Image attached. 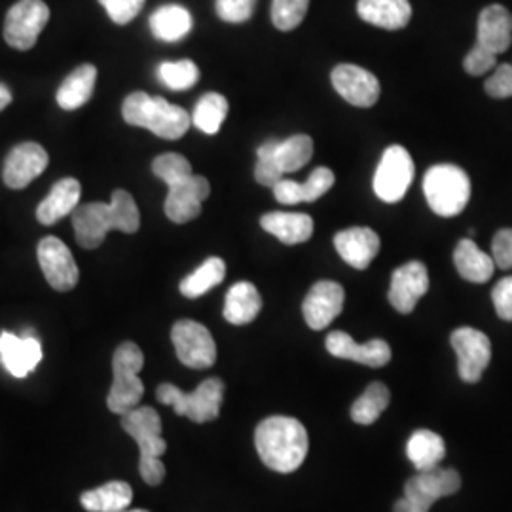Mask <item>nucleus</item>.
<instances>
[{
    "mask_svg": "<svg viewBox=\"0 0 512 512\" xmlns=\"http://www.w3.org/2000/svg\"><path fill=\"white\" fill-rule=\"evenodd\" d=\"M0 359L6 370L16 376L25 378L37 368L42 361V348L37 338H19L16 334H0Z\"/></svg>",
    "mask_w": 512,
    "mask_h": 512,
    "instance_id": "22",
    "label": "nucleus"
},
{
    "mask_svg": "<svg viewBox=\"0 0 512 512\" xmlns=\"http://www.w3.org/2000/svg\"><path fill=\"white\" fill-rule=\"evenodd\" d=\"M450 344L458 355L459 376L467 384L480 382L492 361V342L482 330L461 327L450 336Z\"/></svg>",
    "mask_w": 512,
    "mask_h": 512,
    "instance_id": "12",
    "label": "nucleus"
},
{
    "mask_svg": "<svg viewBox=\"0 0 512 512\" xmlns=\"http://www.w3.org/2000/svg\"><path fill=\"white\" fill-rule=\"evenodd\" d=\"M122 116L129 126L148 129L167 141L181 139L192 126V116L183 107L145 92L129 93L122 105Z\"/></svg>",
    "mask_w": 512,
    "mask_h": 512,
    "instance_id": "4",
    "label": "nucleus"
},
{
    "mask_svg": "<svg viewBox=\"0 0 512 512\" xmlns=\"http://www.w3.org/2000/svg\"><path fill=\"white\" fill-rule=\"evenodd\" d=\"M226 385L220 378H207L192 393H184L177 385L162 384L156 389L158 403L173 406V410L188 420L207 423L217 420Z\"/></svg>",
    "mask_w": 512,
    "mask_h": 512,
    "instance_id": "7",
    "label": "nucleus"
},
{
    "mask_svg": "<svg viewBox=\"0 0 512 512\" xmlns=\"http://www.w3.org/2000/svg\"><path fill=\"white\" fill-rule=\"evenodd\" d=\"M95 82H97V69L90 63L80 65L61 82L57 90V105L63 110L84 107L92 99Z\"/></svg>",
    "mask_w": 512,
    "mask_h": 512,
    "instance_id": "30",
    "label": "nucleus"
},
{
    "mask_svg": "<svg viewBox=\"0 0 512 512\" xmlns=\"http://www.w3.org/2000/svg\"><path fill=\"white\" fill-rule=\"evenodd\" d=\"M454 264L459 275L471 283H486L495 272L492 255L484 253L473 239H461L454 251Z\"/></svg>",
    "mask_w": 512,
    "mask_h": 512,
    "instance_id": "29",
    "label": "nucleus"
},
{
    "mask_svg": "<svg viewBox=\"0 0 512 512\" xmlns=\"http://www.w3.org/2000/svg\"><path fill=\"white\" fill-rule=\"evenodd\" d=\"M423 194L439 217H458L471 200L469 175L458 165H433L423 177Z\"/></svg>",
    "mask_w": 512,
    "mask_h": 512,
    "instance_id": "6",
    "label": "nucleus"
},
{
    "mask_svg": "<svg viewBox=\"0 0 512 512\" xmlns=\"http://www.w3.org/2000/svg\"><path fill=\"white\" fill-rule=\"evenodd\" d=\"M48 152L38 143H21L12 148L2 167L4 184L12 190H21L38 179L48 167Z\"/></svg>",
    "mask_w": 512,
    "mask_h": 512,
    "instance_id": "15",
    "label": "nucleus"
},
{
    "mask_svg": "<svg viewBox=\"0 0 512 512\" xmlns=\"http://www.w3.org/2000/svg\"><path fill=\"white\" fill-rule=\"evenodd\" d=\"M145 366V355L135 342L120 344L112 357V385H110L107 406L112 414L124 416L129 410L137 408L143 395L145 384L139 378V372Z\"/></svg>",
    "mask_w": 512,
    "mask_h": 512,
    "instance_id": "5",
    "label": "nucleus"
},
{
    "mask_svg": "<svg viewBox=\"0 0 512 512\" xmlns=\"http://www.w3.org/2000/svg\"><path fill=\"white\" fill-rule=\"evenodd\" d=\"M228 101L220 93H205L196 103V109L192 112V124L202 129L207 135H217L226 116H228Z\"/></svg>",
    "mask_w": 512,
    "mask_h": 512,
    "instance_id": "36",
    "label": "nucleus"
},
{
    "mask_svg": "<svg viewBox=\"0 0 512 512\" xmlns=\"http://www.w3.org/2000/svg\"><path fill=\"white\" fill-rule=\"evenodd\" d=\"M406 456L416 471H431L439 467L442 459L446 458V444L437 433L429 429H418L412 433L406 444Z\"/></svg>",
    "mask_w": 512,
    "mask_h": 512,
    "instance_id": "31",
    "label": "nucleus"
},
{
    "mask_svg": "<svg viewBox=\"0 0 512 512\" xmlns=\"http://www.w3.org/2000/svg\"><path fill=\"white\" fill-rule=\"evenodd\" d=\"M133 490L124 480H112L95 490L80 495V503L88 512H118L128 509Z\"/></svg>",
    "mask_w": 512,
    "mask_h": 512,
    "instance_id": "32",
    "label": "nucleus"
},
{
    "mask_svg": "<svg viewBox=\"0 0 512 512\" xmlns=\"http://www.w3.org/2000/svg\"><path fill=\"white\" fill-rule=\"evenodd\" d=\"M169 194L165 198V215L175 224H186L200 217L202 203L211 194V184L202 175H184L167 184Z\"/></svg>",
    "mask_w": 512,
    "mask_h": 512,
    "instance_id": "13",
    "label": "nucleus"
},
{
    "mask_svg": "<svg viewBox=\"0 0 512 512\" xmlns=\"http://www.w3.org/2000/svg\"><path fill=\"white\" fill-rule=\"evenodd\" d=\"M334 181H336V177L329 167H317L306 183L283 179L281 183L275 184L272 190H274L275 200L283 205L311 203L323 198L332 188Z\"/></svg>",
    "mask_w": 512,
    "mask_h": 512,
    "instance_id": "23",
    "label": "nucleus"
},
{
    "mask_svg": "<svg viewBox=\"0 0 512 512\" xmlns=\"http://www.w3.org/2000/svg\"><path fill=\"white\" fill-rule=\"evenodd\" d=\"M226 277V264L219 256H211L203 262L202 266L184 277L179 285V291L186 298H200L205 293H209L213 287L220 285Z\"/></svg>",
    "mask_w": 512,
    "mask_h": 512,
    "instance_id": "34",
    "label": "nucleus"
},
{
    "mask_svg": "<svg viewBox=\"0 0 512 512\" xmlns=\"http://www.w3.org/2000/svg\"><path fill=\"white\" fill-rule=\"evenodd\" d=\"M158 76L169 90L184 92L196 86L200 80V69L194 61L181 59V61H165L158 69Z\"/></svg>",
    "mask_w": 512,
    "mask_h": 512,
    "instance_id": "37",
    "label": "nucleus"
},
{
    "mask_svg": "<svg viewBox=\"0 0 512 512\" xmlns=\"http://www.w3.org/2000/svg\"><path fill=\"white\" fill-rule=\"evenodd\" d=\"M217 16L226 23H245L253 18L256 0H217Z\"/></svg>",
    "mask_w": 512,
    "mask_h": 512,
    "instance_id": "40",
    "label": "nucleus"
},
{
    "mask_svg": "<svg viewBox=\"0 0 512 512\" xmlns=\"http://www.w3.org/2000/svg\"><path fill=\"white\" fill-rule=\"evenodd\" d=\"M476 44L495 55L503 54L511 48L512 14L505 6L492 4L480 12Z\"/></svg>",
    "mask_w": 512,
    "mask_h": 512,
    "instance_id": "21",
    "label": "nucleus"
},
{
    "mask_svg": "<svg viewBox=\"0 0 512 512\" xmlns=\"http://www.w3.org/2000/svg\"><path fill=\"white\" fill-rule=\"evenodd\" d=\"M150 31L158 40L177 42L192 31V16L179 4H167L150 16Z\"/></svg>",
    "mask_w": 512,
    "mask_h": 512,
    "instance_id": "33",
    "label": "nucleus"
},
{
    "mask_svg": "<svg viewBox=\"0 0 512 512\" xmlns=\"http://www.w3.org/2000/svg\"><path fill=\"white\" fill-rule=\"evenodd\" d=\"M357 14L374 27L399 31L412 19V4L408 0H359Z\"/></svg>",
    "mask_w": 512,
    "mask_h": 512,
    "instance_id": "24",
    "label": "nucleus"
},
{
    "mask_svg": "<svg viewBox=\"0 0 512 512\" xmlns=\"http://www.w3.org/2000/svg\"><path fill=\"white\" fill-rule=\"evenodd\" d=\"M492 300L497 315L503 321H512V275L503 277L492 291Z\"/></svg>",
    "mask_w": 512,
    "mask_h": 512,
    "instance_id": "45",
    "label": "nucleus"
},
{
    "mask_svg": "<svg viewBox=\"0 0 512 512\" xmlns=\"http://www.w3.org/2000/svg\"><path fill=\"white\" fill-rule=\"evenodd\" d=\"M152 171L158 179H162L165 184L184 177V175H190L192 173V165L184 158L183 154H177V152H167L158 156L154 162H152Z\"/></svg>",
    "mask_w": 512,
    "mask_h": 512,
    "instance_id": "39",
    "label": "nucleus"
},
{
    "mask_svg": "<svg viewBox=\"0 0 512 512\" xmlns=\"http://www.w3.org/2000/svg\"><path fill=\"white\" fill-rule=\"evenodd\" d=\"M497 67V55L475 44V48L463 59V69L471 76H482Z\"/></svg>",
    "mask_w": 512,
    "mask_h": 512,
    "instance_id": "43",
    "label": "nucleus"
},
{
    "mask_svg": "<svg viewBox=\"0 0 512 512\" xmlns=\"http://www.w3.org/2000/svg\"><path fill=\"white\" fill-rule=\"evenodd\" d=\"M37 255L40 270L50 283V287L59 293L73 291L78 285L80 274L69 247L61 239L50 236L38 243Z\"/></svg>",
    "mask_w": 512,
    "mask_h": 512,
    "instance_id": "14",
    "label": "nucleus"
},
{
    "mask_svg": "<svg viewBox=\"0 0 512 512\" xmlns=\"http://www.w3.org/2000/svg\"><path fill=\"white\" fill-rule=\"evenodd\" d=\"M262 310V298L253 283L239 281L230 287L224 302V319L230 325H249Z\"/></svg>",
    "mask_w": 512,
    "mask_h": 512,
    "instance_id": "28",
    "label": "nucleus"
},
{
    "mask_svg": "<svg viewBox=\"0 0 512 512\" xmlns=\"http://www.w3.org/2000/svg\"><path fill=\"white\" fill-rule=\"evenodd\" d=\"M76 241L84 249H97L110 230L135 234L141 228V213L133 196L118 188L110 203L93 202L78 205L73 213Z\"/></svg>",
    "mask_w": 512,
    "mask_h": 512,
    "instance_id": "1",
    "label": "nucleus"
},
{
    "mask_svg": "<svg viewBox=\"0 0 512 512\" xmlns=\"http://www.w3.org/2000/svg\"><path fill=\"white\" fill-rule=\"evenodd\" d=\"M414 171L412 156L406 148L401 145L385 148L374 175L376 196L385 203L401 202L414 181Z\"/></svg>",
    "mask_w": 512,
    "mask_h": 512,
    "instance_id": "10",
    "label": "nucleus"
},
{
    "mask_svg": "<svg viewBox=\"0 0 512 512\" xmlns=\"http://www.w3.org/2000/svg\"><path fill=\"white\" fill-rule=\"evenodd\" d=\"M334 247L355 270H366L380 253V238L372 228L353 226L334 236Z\"/></svg>",
    "mask_w": 512,
    "mask_h": 512,
    "instance_id": "20",
    "label": "nucleus"
},
{
    "mask_svg": "<svg viewBox=\"0 0 512 512\" xmlns=\"http://www.w3.org/2000/svg\"><path fill=\"white\" fill-rule=\"evenodd\" d=\"M346 293L336 281H317L306 294L302 313L311 330H323L344 310Z\"/></svg>",
    "mask_w": 512,
    "mask_h": 512,
    "instance_id": "18",
    "label": "nucleus"
},
{
    "mask_svg": "<svg viewBox=\"0 0 512 512\" xmlns=\"http://www.w3.org/2000/svg\"><path fill=\"white\" fill-rule=\"evenodd\" d=\"M310 0H274L272 21L279 31H293L308 14Z\"/></svg>",
    "mask_w": 512,
    "mask_h": 512,
    "instance_id": "38",
    "label": "nucleus"
},
{
    "mask_svg": "<svg viewBox=\"0 0 512 512\" xmlns=\"http://www.w3.org/2000/svg\"><path fill=\"white\" fill-rule=\"evenodd\" d=\"M118 512H148V511H145V509H131V511H129V509H124V511H118Z\"/></svg>",
    "mask_w": 512,
    "mask_h": 512,
    "instance_id": "47",
    "label": "nucleus"
},
{
    "mask_svg": "<svg viewBox=\"0 0 512 512\" xmlns=\"http://www.w3.org/2000/svg\"><path fill=\"white\" fill-rule=\"evenodd\" d=\"M260 150L268 152L274 158L277 167L287 175L302 169L313 156V139L310 135H293L285 141H266Z\"/></svg>",
    "mask_w": 512,
    "mask_h": 512,
    "instance_id": "27",
    "label": "nucleus"
},
{
    "mask_svg": "<svg viewBox=\"0 0 512 512\" xmlns=\"http://www.w3.org/2000/svg\"><path fill=\"white\" fill-rule=\"evenodd\" d=\"M12 99V92L4 84H0V110L6 109L12 103Z\"/></svg>",
    "mask_w": 512,
    "mask_h": 512,
    "instance_id": "46",
    "label": "nucleus"
},
{
    "mask_svg": "<svg viewBox=\"0 0 512 512\" xmlns=\"http://www.w3.org/2000/svg\"><path fill=\"white\" fill-rule=\"evenodd\" d=\"M171 342L175 346L179 361L188 368L205 370L217 361V344L207 327H203L198 321H177L171 329Z\"/></svg>",
    "mask_w": 512,
    "mask_h": 512,
    "instance_id": "11",
    "label": "nucleus"
},
{
    "mask_svg": "<svg viewBox=\"0 0 512 512\" xmlns=\"http://www.w3.org/2000/svg\"><path fill=\"white\" fill-rule=\"evenodd\" d=\"M325 346L330 355L336 359H346V361L372 366V368H382L391 361V348L385 340L380 338H374L366 344H357L348 332L334 330L327 336Z\"/></svg>",
    "mask_w": 512,
    "mask_h": 512,
    "instance_id": "19",
    "label": "nucleus"
},
{
    "mask_svg": "<svg viewBox=\"0 0 512 512\" xmlns=\"http://www.w3.org/2000/svg\"><path fill=\"white\" fill-rule=\"evenodd\" d=\"M461 488V476L454 469L435 467L421 471L404 484V495L395 503L393 512H429L431 507Z\"/></svg>",
    "mask_w": 512,
    "mask_h": 512,
    "instance_id": "8",
    "label": "nucleus"
},
{
    "mask_svg": "<svg viewBox=\"0 0 512 512\" xmlns=\"http://www.w3.org/2000/svg\"><path fill=\"white\" fill-rule=\"evenodd\" d=\"M122 429L139 444V473L148 486H158L165 478L162 456L167 452V442L162 437V418L152 406H137L120 416Z\"/></svg>",
    "mask_w": 512,
    "mask_h": 512,
    "instance_id": "3",
    "label": "nucleus"
},
{
    "mask_svg": "<svg viewBox=\"0 0 512 512\" xmlns=\"http://www.w3.org/2000/svg\"><path fill=\"white\" fill-rule=\"evenodd\" d=\"M492 258L495 268L511 270L512 268V228L499 230L492 241Z\"/></svg>",
    "mask_w": 512,
    "mask_h": 512,
    "instance_id": "44",
    "label": "nucleus"
},
{
    "mask_svg": "<svg viewBox=\"0 0 512 512\" xmlns=\"http://www.w3.org/2000/svg\"><path fill=\"white\" fill-rule=\"evenodd\" d=\"M116 25H128L137 18L147 0H99Z\"/></svg>",
    "mask_w": 512,
    "mask_h": 512,
    "instance_id": "41",
    "label": "nucleus"
},
{
    "mask_svg": "<svg viewBox=\"0 0 512 512\" xmlns=\"http://www.w3.org/2000/svg\"><path fill=\"white\" fill-rule=\"evenodd\" d=\"M484 90L494 99H509L512 97V65L503 63L495 67L494 74L486 80Z\"/></svg>",
    "mask_w": 512,
    "mask_h": 512,
    "instance_id": "42",
    "label": "nucleus"
},
{
    "mask_svg": "<svg viewBox=\"0 0 512 512\" xmlns=\"http://www.w3.org/2000/svg\"><path fill=\"white\" fill-rule=\"evenodd\" d=\"M389 401H391V393L387 385L374 382L366 387L365 393L351 406V420L359 425H372L384 414Z\"/></svg>",
    "mask_w": 512,
    "mask_h": 512,
    "instance_id": "35",
    "label": "nucleus"
},
{
    "mask_svg": "<svg viewBox=\"0 0 512 512\" xmlns=\"http://www.w3.org/2000/svg\"><path fill=\"white\" fill-rule=\"evenodd\" d=\"M48 19L50 8L44 0H19L4 19V40L19 52H27L37 44Z\"/></svg>",
    "mask_w": 512,
    "mask_h": 512,
    "instance_id": "9",
    "label": "nucleus"
},
{
    "mask_svg": "<svg viewBox=\"0 0 512 512\" xmlns=\"http://www.w3.org/2000/svg\"><path fill=\"white\" fill-rule=\"evenodd\" d=\"M255 446L268 469L287 475L306 461L310 439L306 427L296 418L272 416L258 423Z\"/></svg>",
    "mask_w": 512,
    "mask_h": 512,
    "instance_id": "2",
    "label": "nucleus"
},
{
    "mask_svg": "<svg viewBox=\"0 0 512 512\" xmlns=\"http://www.w3.org/2000/svg\"><path fill=\"white\" fill-rule=\"evenodd\" d=\"M429 291V274L425 264L418 260L406 262L401 268H397L391 275V287H389V304L399 313H412L416 310L418 302Z\"/></svg>",
    "mask_w": 512,
    "mask_h": 512,
    "instance_id": "17",
    "label": "nucleus"
},
{
    "mask_svg": "<svg viewBox=\"0 0 512 512\" xmlns=\"http://www.w3.org/2000/svg\"><path fill=\"white\" fill-rule=\"evenodd\" d=\"M260 226L285 245H298L313 236V219L306 213L275 211L264 215Z\"/></svg>",
    "mask_w": 512,
    "mask_h": 512,
    "instance_id": "26",
    "label": "nucleus"
},
{
    "mask_svg": "<svg viewBox=\"0 0 512 512\" xmlns=\"http://www.w3.org/2000/svg\"><path fill=\"white\" fill-rule=\"evenodd\" d=\"M80 190L82 186L73 177L55 183L48 198L38 205V222L44 226H54L55 222H59L63 217L73 215L80 202Z\"/></svg>",
    "mask_w": 512,
    "mask_h": 512,
    "instance_id": "25",
    "label": "nucleus"
},
{
    "mask_svg": "<svg viewBox=\"0 0 512 512\" xmlns=\"http://www.w3.org/2000/svg\"><path fill=\"white\" fill-rule=\"evenodd\" d=\"M334 90L353 107H372L380 99V82L374 74L357 65H338L330 74Z\"/></svg>",
    "mask_w": 512,
    "mask_h": 512,
    "instance_id": "16",
    "label": "nucleus"
}]
</instances>
